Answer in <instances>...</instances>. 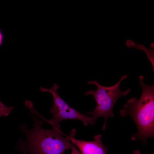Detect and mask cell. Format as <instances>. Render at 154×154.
Segmentation results:
<instances>
[{
  "label": "cell",
  "mask_w": 154,
  "mask_h": 154,
  "mask_svg": "<svg viewBox=\"0 0 154 154\" xmlns=\"http://www.w3.org/2000/svg\"><path fill=\"white\" fill-rule=\"evenodd\" d=\"M33 114L34 122L31 129H28L25 124L20 126L26 137L25 141L20 139L17 143V148L22 154H64L71 149V141L66 135L63 136L66 134L55 127L48 129L42 128L44 121Z\"/></svg>",
  "instance_id": "cell-1"
},
{
  "label": "cell",
  "mask_w": 154,
  "mask_h": 154,
  "mask_svg": "<svg viewBox=\"0 0 154 154\" xmlns=\"http://www.w3.org/2000/svg\"><path fill=\"white\" fill-rule=\"evenodd\" d=\"M144 79V76H139L142 88L140 98L133 97L128 100L120 111L122 117L131 116L136 125L137 132L131 139L140 141L144 144L148 138L154 136V86L146 84Z\"/></svg>",
  "instance_id": "cell-2"
},
{
  "label": "cell",
  "mask_w": 154,
  "mask_h": 154,
  "mask_svg": "<svg viewBox=\"0 0 154 154\" xmlns=\"http://www.w3.org/2000/svg\"><path fill=\"white\" fill-rule=\"evenodd\" d=\"M128 76L126 74L123 75L117 83L109 87L102 86L96 80L87 82L88 84H93L97 87L96 90H87L85 94L86 96L92 95L97 103V105L93 111L86 112L88 114L92 115L91 117L93 125L97 118L103 117L104 122L102 129L105 130L107 119L109 117L114 116L113 109L115 102L119 98L127 95L131 90L130 88L124 91H122L120 90V83Z\"/></svg>",
  "instance_id": "cell-3"
},
{
  "label": "cell",
  "mask_w": 154,
  "mask_h": 154,
  "mask_svg": "<svg viewBox=\"0 0 154 154\" xmlns=\"http://www.w3.org/2000/svg\"><path fill=\"white\" fill-rule=\"evenodd\" d=\"M58 88V85L56 83H54L50 89L40 87L41 92H49L52 94L53 98V105L49 110L53 117L47 121L52 127L58 129L60 127V122L66 119L80 120L86 126L89 124L93 125L91 117L86 116L80 113L70 106L62 99L57 92Z\"/></svg>",
  "instance_id": "cell-4"
},
{
  "label": "cell",
  "mask_w": 154,
  "mask_h": 154,
  "mask_svg": "<svg viewBox=\"0 0 154 154\" xmlns=\"http://www.w3.org/2000/svg\"><path fill=\"white\" fill-rule=\"evenodd\" d=\"M76 132V129H73L69 135L66 136L77 147L81 154H106L108 151L107 147L104 145L102 142L101 134L95 135L93 141H86L74 138Z\"/></svg>",
  "instance_id": "cell-5"
},
{
  "label": "cell",
  "mask_w": 154,
  "mask_h": 154,
  "mask_svg": "<svg viewBox=\"0 0 154 154\" xmlns=\"http://www.w3.org/2000/svg\"><path fill=\"white\" fill-rule=\"evenodd\" d=\"M133 48L144 51L146 54L147 57L151 62L153 68H154V49L147 48L142 44H139L134 42Z\"/></svg>",
  "instance_id": "cell-6"
},
{
  "label": "cell",
  "mask_w": 154,
  "mask_h": 154,
  "mask_svg": "<svg viewBox=\"0 0 154 154\" xmlns=\"http://www.w3.org/2000/svg\"><path fill=\"white\" fill-rule=\"evenodd\" d=\"M14 109L13 107L7 106L0 101V117L8 115Z\"/></svg>",
  "instance_id": "cell-7"
},
{
  "label": "cell",
  "mask_w": 154,
  "mask_h": 154,
  "mask_svg": "<svg viewBox=\"0 0 154 154\" xmlns=\"http://www.w3.org/2000/svg\"><path fill=\"white\" fill-rule=\"evenodd\" d=\"M72 147L71 152L70 154H81L80 152L76 149L74 144L72 143Z\"/></svg>",
  "instance_id": "cell-8"
},
{
  "label": "cell",
  "mask_w": 154,
  "mask_h": 154,
  "mask_svg": "<svg viewBox=\"0 0 154 154\" xmlns=\"http://www.w3.org/2000/svg\"><path fill=\"white\" fill-rule=\"evenodd\" d=\"M3 35L1 31L0 30V46L3 42Z\"/></svg>",
  "instance_id": "cell-9"
},
{
  "label": "cell",
  "mask_w": 154,
  "mask_h": 154,
  "mask_svg": "<svg viewBox=\"0 0 154 154\" xmlns=\"http://www.w3.org/2000/svg\"><path fill=\"white\" fill-rule=\"evenodd\" d=\"M134 154H141L139 151L138 150H136L133 151Z\"/></svg>",
  "instance_id": "cell-10"
},
{
  "label": "cell",
  "mask_w": 154,
  "mask_h": 154,
  "mask_svg": "<svg viewBox=\"0 0 154 154\" xmlns=\"http://www.w3.org/2000/svg\"><path fill=\"white\" fill-rule=\"evenodd\" d=\"M150 48L152 49H154V42H151L150 44Z\"/></svg>",
  "instance_id": "cell-11"
}]
</instances>
